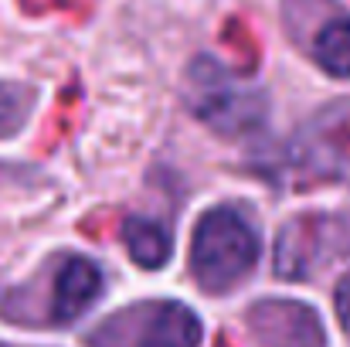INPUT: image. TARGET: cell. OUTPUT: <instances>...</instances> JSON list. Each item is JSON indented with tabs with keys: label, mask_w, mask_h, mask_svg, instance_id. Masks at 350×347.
<instances>
[{
	"label": "cell",
	"mask_w": 350,
	"mask_h": 347,
	"mask_svg": "<svg viewBox=\"0 0 350 347\" xmlns=\"http://www.w3.org/2000/svg\"><path fill=\"white\" fill-rule=\"evenodd\" d=\"M262 245L255 225L234 208H211L201 215L191 235V276L211 293L225 296L241 286L258 266Z\"/></svg>",
	"instance_id": "obj_1"
},
{
	"label": "cell",
	"mask_w": 350,
	"mask_h": 347,
	"mask_svg": "<svg viewBox=\"0 0 350 347\" xmlns=\"http://www.w3.org/2000/svg\"><path fill=\"white\" fill-rule=\"evenodd\" d=\"M201 337V317L187 303L157 300L113 313L89 334V347H198Z\"/></svg>",
	"instance_id": "obj_2"
},
{
	"label": "cell",
	"mask_w": 350,
	"mask_h": 347,
	"mask_svg": "<svg viewBox=\"0 0 350 347\" xmlns=\"http://www.w3.org/2000/svg\"><path fill=\"white\" fill-rule=\"evenodd\" d=\"M187 103L201 123L218 129L221 136H238L255 129L265 119V96L255 86L238 82L218 62H194L191 68V92Z\"/></svg>",
	"instance_id": "obj_3"
},
{
	"label": "cell",
	"mask_w": 350,
	"mask_h": 347,
	"mask_svg": "<svg viewBox=\"0 0 350 347\" xmlns=\"http://www.w3.org/2000/svg\"><path fill=\"white\" fill-rule=\"evenodd\" d=\"M245 324L262 347H327L320 313L299 300H258L248 307Z\"/></svg>",
	"instance_id": "obj_4"
},
{
	"label": "cell",
	"mask_w": 350,
	"mask_h": 347,
	"mask_svg": "<svg viewBox=\"0 0 350 347\" xmlns=\"http://www.w3.org/2000/svg\"><path fill=\"white\" fill-rule=\"evenodd\" d=\"M337 229L327 215H299L286 222L275 238V272L282 279H306L330 252V235Z\"/></svg>",
	"instance_id": "obj_5"
},
{
	"label": "cell",
	"mask_w": 350,
	"mask_h": 347,
	"mask_svg": "<svg viewBox=\"0 0 350 347\" xmlns=\"http://www.w3.org/2000/svg\"><path fill=\"white\" fill-rule=\"evenodd\" d=\"M99 296H103V269L85 255H72L62 262V269L55 272V283H51V320L72 324Z\"/></svg>",
	"instance_id": "obj_6"
},
{
	"label": "cell",
	"mask_w": 350,
	"mask_h": 347,
	"mask_svg": "<svg viewBox=\"0 0 350 347\" xmlns=\"http://www.w3.org/2000/svg\"><path fill=\"white\" fill-rule=\"evenodd\" d=\"M122 245L129 252V259L143 269H160L170 262V252H174V238L170 231L163 229L160 222L153 218H126L122 225Z\"/></svg>",
	"instance_id": "obj_7"
},
{
	"label": "cell",
	"mask_w": 350,
	"mask_h": 347,
	"mask_svg": "<svg viewBox=\"0 0 350 347\" xmlns=\"http://www.w3.org/2000/svg\"><path fill=\"white\" fill-rule=\"evenodd\" d=\"M313 55H317L323 72H330L337 79H350V21L323 24L317 34Z\"/></svg>",
	"instance_id": "obj_8"
},
{
	"label": "cell",
	"mask_w": 350,
	"mask_h": 347,
	"mask_svg": "<svg viewBox=\"0 0 350 347\" xmlns=\"http://www.w3.org/2000/svg\"><path fill=\"white\" fill-rule=\"evenodd\" d=\"M34 106V89L21 82H0V136L17 133Z\"/></svg>",
	"instance_id": "obj_9"
},
{
	"label": "cell",
	"mask_w": 350,
	"mask_h": 347,
	"mask_svg": "<svg viewBox=\"0 0 350 347\" xmlns=\"http://www.w3.org/2000/svg\"><path fill=\"white\" fill-rule=\"evenodd\" d=\"M334 307H337V320L340 327L350 334V272L337 283V293H334Z\"/></svg>",
	"instance_id": "obj_10"
},
{
	"label": "cell",
	"mask_w": 350,
	"mask_h": 347,
	"mask_svg": "<svg viewBox=\"0 0 350 347\" xmlns=\"http://www.w3.org/2000/svg\"><path fill=\"white\" fill-rule=\"evenodd\" d=\"M0 347H14V344H0Z\"/></svg>",
	"instance_id": "obj_11"
}]
</instances>
